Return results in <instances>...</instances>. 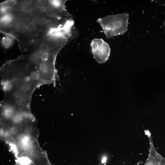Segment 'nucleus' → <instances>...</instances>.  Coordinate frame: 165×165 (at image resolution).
<instances>
[{"mask_svg": "<svg viewBox=\"0 0 165 165\" xmlns=\"http://www.w3.org/2000/svg\"><path fill=\"white\" fill-rule=\"evenodd\" d=\"M129 18V14L125 13L99 18L97 22L102 28L106 37L109 39L123 35L127 31Z\"/></svg>", "mask_w": 165, "mask_h": 165, "instance_id": "obj_1", "label": "nucleus"}, {"mask_svg": "<svg viewBox=\"0 0 165 165\" xmlns=\"http://www.w3.org/2000/svg\"><path fill=\"white\" fill-rule=\"evenodd\" d=\"M91 46L94 58L99 63H105L108 59L111 52L109 45L101 39H95Z\"/></svg>", "mask_w": 165, "mask_h": 165, "instance_id": "obj_2", "label": "nucleus"}, {"mask_svg": "<svg viewBox=\"0 0 165 165\" xmlns=\"http://www.w3.org/2000/svg\"><path fill=\"white\" fill-rule=\"evenodd\" d=\"M13 20L12 15L8 13L3 15L1 19V23L5 25H8L12 22Z\"/></svg>", "mask_w": 165, "mask_h": 165, "instance_id": "obj_3", "label": "nucleus"}, {"mask_svg": "<svg viewBox=\"0 0 165 165\" xmlns=\"http://www.w3.org/2000/svg\"><path fill=\"white\" fill-rule=\"evenodd\" d=\"M14 41L13 38L10 35H6L2 39V43L4 46L8 48L10 47L13 44Z\"/></svg>", "mask_w": 165, "mask_h": 165, "instance_id": "obj_4", "label": "nucleus"}, {"mask_svg": "<svg viewBox=\"0 0 165 165\" xmlns=\"http://www.w3.org/2000/svg\"><path fill=\"white\" fill-rule=\"evenodd\" d=\"M19 30V33H26L28 30V27L26 24L21 23L17 24Z\"/></svg>", "mask_w": 165, "mask_h": 165, "instance_id": "obj_5", "label": "nucleus"}, {"mask_svg": "<svg viewBox=\"0 0 165 165\" xmlns=\"http://www.w3.org/2000/svg\"><path fill=\"white\" fill-rule=\"evenodd\" d=\"M9 9L8 6H3L1 7V13L3 14L4 15L6 13Z\"/></svg>", "mask_w": 165, "mask_h": 165, "instance_id": "obj_6", "label": "nucleus"}, {"mask_svg": "<svg viewBox=\"0 0 165 165\" xmlns=\"http://www.w3.org/2000/svg\"><path fill=\"white\" fill-rule=\"evenodd\" d=\"M32 3V1H25L23 2L24 4L28 6L31 5Z\"/></svg>", "mask_w": 165, "mask_h": 165, "instance_id": "obj_7", "label": "nucleus"}, {"mask_svg": "<svg viewBox=\"0 0 165 165\" xmlns=\"http://www.w3.org/2000/svg\"><path fill=\"white\" fill-rule=\"evenodd\" d=\"M48 20L45 18H43L41 20V23L43 25L46 24Z\"/></svg>", "mask_w": 165, "mask_h": 165, "instance_id": "obj_8", "label": "nucleus"}, {"mask_svg": "<svg viewBox=\"0 0 165 165\" xmlns=\"http://www.w3.org/2000/svg\"><path fill=\"white\" fill-rule=\"evenodd\" d=\"M12 30L15 33H19L17 25L13 27Z\"/></svg>", "mask_w": 165, "mask_h": 165, "instance_id": "obj_9", "label": "nucleus"}, {"mask_svg": "<svg viewBox=\"0 0 165 165\" xmlns=\"http://www.w3.org/2000/svg\"><path fill=\"white\" fill-rule=\"evenodd\" d=\"M38 2L41 5H44L47 4V2L46 1H39Z\"/></svg>", "mask_w": 165, "mask_h": 165, "instance_id": "obj_10", "label": "nucleus"}]
</instances>
